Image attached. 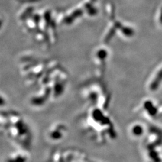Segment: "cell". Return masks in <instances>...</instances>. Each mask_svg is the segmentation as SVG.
<instances>
[{
	"instance_id": "obj_1",
	"label": "cell",
	"mask_w": 162,
	"mask_h": 162,
	"mask_svg": "<svg viewBox=\"0 0 162 162\" xmlns=\"http://www.w3.org/2000/svg\"><path fill=\"white\" fill-rule=\"evenodd\" d=\"M162 70L160 72V73L158 74V75L156 76V78L155 79V81H154L151 86V88L153 89V90H155L158 85L160 83V82L162 81Z\"/></svg>"
},
{
	"instance_id": "obj_2",
	"label": "cell",
	"mask_w": 162,
	"mask_h": 162,
	"mask_svg": "<svg viewBox=\"0 0 162 162\" xmlns=\"http://www.w3.org/2000/svg\"><path fill=\"white\" fill-rule=\"evenodd\" d=\"M142 128L139 126H137V127H135L133 130V133L136 135V136H139L141 135L142 133Z\"/></svg>"
}]
</instances>
